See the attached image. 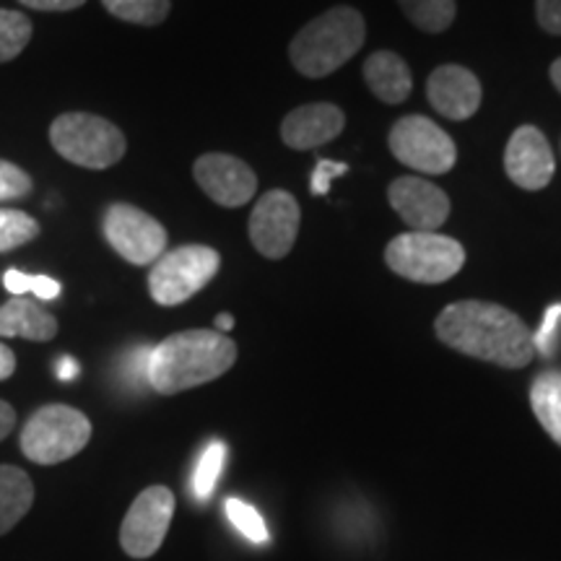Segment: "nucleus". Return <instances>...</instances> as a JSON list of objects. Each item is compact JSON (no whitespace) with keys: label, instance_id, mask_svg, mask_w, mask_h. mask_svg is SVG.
<instances>
[{"label":"nucleus","instance_id":"1","mask_svg":"<svg viewBox=\"0 0 561 561\" xmlns=\"http://www.w3.org/2000/svg\"><path fill=\"white\" fill-rule=\"evenodd\" d=\"M437 339L458 354L496 364L504 369L528 367L536 356L528 325L494 301H455L437 314Z\"/></svg>","mask_w":561,"mask_h":561},{"label":"nucleus","instance_id":"2","mask_svg":"<svg viewBox=\"0 0 561 561\" xmlns=\"http://www.w3.org/2000/svg\"><path fill=\"white\" fill-rule=\"evenodd\" d=\"M237 343L219 331H182L151 348L146 382L159 396L201 388L234 367Z\"/></svg>","mask_w":561,"mask_h":561},{"label":"nucleus","instance_id":"3","mask_svg":"<svg viewBox=\"0 0 561 561\" xmlns=\"http://www.w3.org/2000/svg\"><path fill=\"white\" fill-rule=\"evenodd\" d=\"M367 26L351 5H335L301 26L289 45V60L307 79H325L362 50Z\"/></svg>","mask_w":561,"mask_h":561},{"label":"nucleus","instance_id":"4","mask_svg":"<svg viewBox=\"0 0 561 561\" xmlns=\"http://www.w3.org/2000/svg\"><path fill=\"white\" fill-rule=\"evenodd\" d=\"M50 144L62 159L83 170H110L128 151L125 133L91 112H66L55 117Z\"/></svg>","mask_w":561,"mask_h":561},{"label":"nucleus","instance_id":"5","mask_svg":"<svg viewBox=\"0 0 561 561\" xmlns=\"http://www.w3.org/2000/svg\"><path fill=\"white\" fill-rule=\"evenodd\" d=\"M91 439V421L79 409L62 403L42 405L26 419L19 447L37 466H58L76 458Z\"/></svg>","mask_w":561,"mask_h":561},{"label":"nucleus","instance_id":"6","mask_svg":"<svg viewBox=\"0 0 561 561\" xmlns=\"http://www.w3.org/2000/svg\"><path fill=\"white\" fill-rule=\"evenodd\" d=\"M385 263L392 273L413 284H445L460 273L466 250L458 240L439 231H409L388 244Z\"/></svg>","mask_w":561,"mask_h":561},{"label":"nucleus","instance_id":"7","mask_svg":"<svg viewBox=\"0 0 561 561\" xmlns=\"http://www.w3.org/2000/svg\"><path fill=\"white\" fill-rule=\"evenodd\" d=\"M221 268V255L206 244L164 252L149 273V294L161 307H178L195 297Z\"/></svg>","mask_w":561,"mask_h":561},{"label":"nucleus","instance_id":"8","mask_svg":"<svg viewBox=\"0 0 561 561\" xmlns=\"http://www.w3.org/2000/svg\"><path fill=\"white\" fill-rule=\"evenodd\" d=\"M102 234L110 248L130 265H151L167 252V229L130 203H112L104 210Z\"/></svg>","mask_w":561,"mask_h":561},{"label":"nucleus","instance_id":"9","mask_svg":"<svg viewBox=\"0 0 561 561\" xmlns=\"http://www.w3.org/2000/svg\"><path fill=\"white\" fill-rule=\"evenodd\" d=\"M390 151L401 164L421 174L450 172L458 159L453 138L437 123L421 115H405L392 125Z\"/></svg>","mask_w":561,"mask_h":561},{"label":"nucleus","instance_id":"10","mask_svg":"<svg viewBox=\"0 0 561 561\" xmlns=\"http://www.w3.org/2000/svg\"><path fill=\"white\" fill-rule=\"evenodd\" d=\"M174 517V494L167 486H149L136 496L121 525V546L133 559H149L161 549Z\"/></svg>","mask_w":561,"mask_h":561},{"label":"nucleus","instance_id":"11","mask_svg":"<svg viewBox=\"0 0 561 561\" xmlns=\"http://www.w3.org/2000/svg\"><path fill=\"white\" fill-rule=\"evenodd\" d=\"M299 203L286 191L261 195L250 216V240L263 257H286L299 234Z\"/></svg>","mask_w":561,"mask_h":561},{"label":"nucleus","instance_id":"12","mask_svg":"<svg viewBox=\"0 0 561 561\" xmlns=\"http://www.w3.org/2000/svg\"><path fill=\"white\" fill-rule=\"evenodd\" d=\"M195 182L210 201L224 208H240L255 198L257 178L242 159L229 153H203L193 167Z\"/></svg>","mask_w":561,"mask_h":561},{"label":"nucleus","instance_id":"13","mask_svg":"<svg viewBox=\"0 0 561 561\" xmlns=\"http://www.w3.org/2000/svg\"><path fill=\"white\" fill-rule=\"evenodd\" d=\"M504 170L523 191H543L549 185L557 161H553L549 140L536 125H523L512 133L507 151H504Z\"/></svg>","mask_w":561,"mask_h":561},{"label":"nucleus","instance_id":"14","mask_svg":"<svg viewBox=\"0 0 561 561\" xmlns=\"http://www.w3.org/2000/svg\"><path fill=\"white\" fill-rule=\"evenodd\" d=\"M390 206L413 231H437L450 216V198L430 180L398 178L388 187Z\"/></svg>","mask_w":561,"mask_h":561},{"label":"nucleus","instance_id":"15","mask_svg":"<svg viewBox=\"0 0 561 561\" xmlns=\"http://www.w3.org/2000/svg\"><path fill=\"white\" fill-rule=\"evenodd\" d=\"M432 107L447 121H468L481 107V83L473 70L462 66H439L426 81Z\"/></svg>","mask_w":561,"mask_h":561},{"label":"nucleus","instance_id":"16","mask_svg":"<svg viewBox=\"0 0 561 561\" xmlns=\"http://www.w3.org/2000/svg\"><path fill=\"white\" fill-rule=\"evenodd\" d=\"M343 125H346V115L335 104H305L284 117L280 138L294 151H310L333 140L343 130Z\"/></svg>","mask_w":561,"mask_h":561},{"label":"nucleus","instance_id":"17","mask_svg":"<svg viewBox=\"0 0 561 561\" xmlns=\"http://www.w3.org/2000/svg\"><path fill=\"white\" fill-rule=\"evenodd\" d=\"M58 318L47 312L37 301L13 297L0 305V339H26V341H53L58 335Z\"/></svg>","mask_w":561,"mask_h":561},{"label":"nucleus","instance_id":"18","mask_svg":"<svg viewBox=\"0 0 561 561\" xmlns=\"http://www.w3.org/2000/svg\"><path fill=\"white\" fill-rule=\"evenodd\" d=\"M364 81L371 94L385 104H401L409 100L413 79L411 68L401 55L390 50H377L364 62Z\"/></svg>","mask_w":561,"mask_h":561},{"label":"nucleus","instance_id":"19","mask_svg":"<svg viewBox=\"0 0 561 561\" xmlns=\"http://www.w3.org/2000/svg\"><path fill=\"white\" fill-rule=\"evenodd\" d=\"M34 483L16 466H0V536L32 510Z\"/></svg>","mask_w":561,"mask_h":561},{"label":"nucleus","instance_id":"20","mask_svg":"<svg viewBox=\"0 0 561 561\" xmlns=\"http://www.w3.org/2000/svg\"><path fill=\"white\" fill-rule=\"evenodd\" d=\"M530 405L546 434L561 445V369H546L533 380Z\"/></svg>","mask_w":561,"mask_h":561},{"label":"nucleus","instance_id":"21","mask_svg":"<svg viewBox=\"0 0 561 561\" xmlns=\"http://www.w3.org/2000/svg\"><path fill=\"white\" fill-rule=\"evenodd\" d=\"M398 5L416 30L430 34L447 32L458 16L455 0H398Z\"/></svg>","mask_w":561,"mask_h":561},{"label":"nucleus","instance_id":"22","mask_svg":"<svg viewBox=\"0 0 561 561\" xmlns=\"http://www.w3.org/2000/svg\"><path fill=\"white\" fill-rule=\"evenodd\" d=\"M112 16L138 26H157L170 16V0H102Z\"/></svg>","mask_w":561,"mask_h":561},{"label":"nucleus","instance_id":"23","mask_svg":"<svg viewBox=\"0 0 561 561\" xmlns=\"http://www.w3.org/2000/svg\"><path fill=\"white\" fill-rule=\"evenodd\" d=\"M32 21L21 11L0 9V62L16 60L32 42Z\"/></svg>","mask_w":561,"mask_h":561},{"label":"nucleus","instance_id":"24","mask_svg":"<svg viewBox=\"0 0 561 561\" xmlns=\"http://www.w3.org/2000/svg\"><path fill=\"white\" fill-rule=\"evenodd\" d=\"M39 231L42 227L34 216L16 208H0V252H11L37 240Z\"/></svg>","mask_w":561,"mask_h":561},{"label":"nucleus","instance_id":"25","mask_svg":"<svg viewBox=\"0 0 561 561\" xmlns=\"http://www.w3.org/2000/svg\"><path fill=\"white\" fill-rule=\"evenodd\" d=\"M224 460H227V445L224 442H210V445L203 450L198 466H195V476H193V491L198 500H208L214 494L216 481L224 471Z\"/></svg>","mask_w":561,"mask_h":561},{"label":"nucleus","instance_id":"26","mask_svg":"<svg viewBox=\"0 0 561 561\" xmlns=\"http://www.w3.org/2000/svg\"><path fill=\"white\" fill-rule=\"evenodd\" d=\"M224 510H227L229 523L234 525V528L240 530L242 536L248 538V541H252V543H265V541H268V528H265L261 512H257L255 507H250L248 502L227 500V504H224Z\"/></svg>","mask_w":561,"mask_h":561},{"label":"nucleus","instance_id":"27","mask_svg":"<svg viewBox=\"0 0 561 561\" xmlns=\"http://www.w3.org/2000/svg\"><path fill=\"white\" fill-rule=\"evenodd\" d=\"M34 180L30 172L21 170L13 161L0 159V203L3 201H21L26 195H32Z\"/></svg>","mask_w":561,"mask_h":561},{"label":"nucleus","instance_id":"28","mask_svg":"<svg viewBox=\"0 0 561 561\" xmlns=\"http://www.w3.org/2000/svg\"><path fill=\"white\" fill-rule=\"evenodd\" d=\"M559 322H561V305H551L543 314V322L541 328H538V333H533V346H536V351H541L543 356H549L553 351V335H557Z\"/></svg>","mask_w":561,"mask_h":561},{"label":"nucleus","instance_id":"29","mask_svg":"<svg viewBox=\"0 0 561 561\" xmlns=\"http://www.w3.org/2000/svg\"><path fill=\"white\" fill-rule=\"evenodd\" d=\"M346 172H348V167L341 164V161L320 159L318 167H314V172H312V185H310L312 195H328V191H331V182Z\"/></svg>","mask_w":561,"mask_h":561},{"label":"nucleus","instance_id":"30","mask_svg":"<svg viewBox=\"0 0 561 561\" xmlns=\"http://www.w3.org/2000/svg\"><path fill=\"white\" fill-rule=\"evenodd\" d=\"M536 19L543 32L561 37V0H536Z\"/></svg>","mask_w":561,"mask_h":561},{"label":"nucleus","instance_id":"31","mask_svg":"<svg viewBox=\"0 0 561 561\" xmlns=\"http://www.w3.org/2000/svg\"><path fill=\"white\" fill-rule=\"evenodd\" d=\"M21 5L34 11H50V13H62V11H76L81 9L87 0H19Z\"/></svg>","mask_w":561,"mask_h":561},{"label":"nucleus","instance_id":"32","mask_svg":"<svg viewBox=\"0 0 561 561\" xmlns=\"http://www.w3.org/2000/svg\"><path fill=\"white\" fill-rule=\"evenodd\" d=\"M3 286L5 291H11L13 297H24L26 291H32V276L30 273H21V271H5L3 276Z\"/></svg>","mask_w":561,"mask_h":561},{"label":"nucleus","instance_id":"33","mask_svg":"<svg viewBox=\"0 0 561 561\" xmlns=\"http://www.w3.org/2000/svg\"><path fill=\"white\" fill-rule=\"evenodd\" d=\"M32 291L39 299H58L60 297V284L50 276H32Z\"/></svg>","mask_w":561,"mask_h":561},{"label":"nucleus","instance_id":"34","mask_svg":"<svg viewBox=\"0 0 561 561\" xmlns=\"http://www.w3.org/2000/svg\"><path fill=\"white\" fill-rule=\"evenodd\" d=\"M16 426V411H13L11 403L0 401V442H3Z\"/></svg>","mask_w":561,"mask_h":561},{"label":"nucleus","instance_id":"35","mask_svg":"<svg viewBox=\"0 0 561 561\" xmlns=\"http://www.w3.org/2000/svg\"><path fill=\"white\" fill-rule=\"evenodd\" d=\"M16 371V354L9 346L0 343V382L9 380V377Z\"/></svg>","mask_w":561,"mask_h":561},{"label":"nucleus","instance_id":"36","mask_svg":"<svg viewBox=\"0 0 561 561\" xmlns=\"http://www.w3.org/2000/svg\"><path fill=\"white\" fill-rule=\"evenodd\" d=\"M79 375V364H76L73 359H60V367H58V377L60 380H73V377Z\"/></svg>","mask_w":561,"mask_h":561},{"label":"nucleus","instance_id":"37","mask_svg":"<svg viewBox=\"0 0 561 561\" xmlns=\"http://www.w3.org/2000/svg\"><path fill=\"white\" fill-rule=\"evenodd\" d=\"M216 328H219V333L231 331V328H234V318H231V314H227V312H221L219 318H216Z\"/></svg>","mask_w":561,"mask_h":561},{"label":"nucleus","instance_id":"38","mask_svg":"<svg viewBox=\"0 0 561 561\" xmlns=\"http://www.w3.org/2000/svg\"><path fill=\"white\" fill-rule=\"evenodd\" d=\"M551 81H553V87L561 91V58L551 66Z\"/></svg>","mask_w":561,"mask_h":561}]
</instances>
